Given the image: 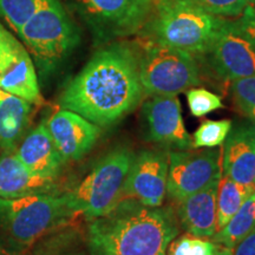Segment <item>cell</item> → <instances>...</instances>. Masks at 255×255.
I'll list each match as a JSON object with an SVG mask.
<instances>
[{"instance_id":"cell-1","label":"cell","mask_w":255,"mask_h":255,"mask_svg":"<svg viewBox=\"0 0 255 255\" xmlns=\"http://www.w3.org/2000/svg\"><path fill=\"white\" fill-rule=\"evenodd\" d=\"M143 95L138 51L115 43L91 57L64 89L59 105L96 126L109 127L135 110Z\"/></svg>"},{"instance_id":"cell-2","label":"cell","mask_w":255,"mask_h":255,"mask_svg":"<svg viewBox=\"0 0 255 255\" xmlns=\"http://www.w3.org/2000/svg\"><path fill=\"white\" fill-rule=\"evenodd\" d=\"M178 231L173 208L126 197L108 214L91 220L88 241L92 255H167Z\"/></svg>"},{"instance_id":"cell-3","label":"cell","mask_w":255,"mask_h":255,"mask_svg":"<svg viewBox=\"0 0 255 255\" xmlns=\"http://www.w3.org/2000/svg\"><path fill=\"white\" fill-rule=\"evenodd\" d=\"M223 21L225 18L188 0H157L141 31L146 41L201 57L209 50Z\"/></svg>"},{"instance_id":"cell-4","label":"cell","mask_w":255,"mask_h":255,"mask_svg":"<svg viewBox=\"0 0 255 255\" xmlns=\"http://www.w3.org/2000/svg\"><path fill=\"white\" fill-rule=\"evenodd\" d=\"M135 154L120 146L98 159L83 180L63 194L71 214L89 220L101 218L123 200L124 187Z\"/></svg>"},{"instance_id":"cell-5","label":"cell","mask_w":255,"mask_h":255,"mask_svg":"<svg viewBox=\"0 0 255 255\" xmlns=\"http://www.w3.org/2000/svg\"><path fill=\"white\" fill-rule=\"evenodd\" d=\"M72 218L63 195L36 193L12 199L0 197V227L17 252L28 250Z\"/></svg>"},{"instance_id":"cell-6","label":"cell","mask_w":255,"mask_h":255,"mask_svg":"<svg viewBox=\"0 0 255 255\" xmlns=\"http://www.w3.org/2000/svg\"><path fill=\"white\" fill-rule=\"evenodd\" d=\"M17 33L44 76L55 71L81 39L78 27L59 0H43Z\"/></svg>"},{"instance_id":"cell-7","label":"cell","mask_w":255,"mask_h":255,"mask_svg":"<svg viewBox=\"0 0 255 255\" xmlns=\"http://www.w3.org/2000/svg\"><path fill=\"white\" fill-rule=\"evenodd\" d=\"M138 73L143 92L150 96H176L201 84L195 57L151 41L138 52Z\"/></svg>"},{"instance_id":"cell-8","label":"cell","mask_w":255,"mask_h":255,"mask_svg":"<svg viewBox=\"0 0 255 255\" xmlns=\"http://www.w3.org/2000/svg\"><path fill=\"white\" fill-rule=\"evenodd\" d=\"M88 25L98 41L139 32L154 7V0H65Z\"/></svg>"},{"instance_id":"cell-9","label":"cell","mask_w":255,"mask_h":255,"mask_svg":"<svg viewBox=\"0 0 255 255\" xmlns=\"http://www.w3.org/2000/svg\"><path fill=\"white\" fill-rule=\"evenodd\" d=\"M222 176V149L169 151L167 194L178 202Z\"/></svg>"},{"instance_id":"cell-10","label":"cell","mask_w":255,"mask_h":255,"mask_svg":"<svg viewBox=\"0 0 255 255\" xmlns=\"http://www.w3.org/2000/svg\"><path fill=\"white\" fill-rule=\"evenodd\" d=\"M215 77L232 82L255 76V44L234 20L223 21L209 50L203 55Z\"/></svg>"},{"instance_id":"cell-11","label":"cell","mask_w":255,"mask_h":255,"mask_svg":"<svg viewBox=\"0 0 255 255\" xmlns=\"http://www.w3.org/2000/svg\"><path fill=\"white\" fill-rule=\"evenodd\" d=\"M0 89L37 107L44 104L33 60L26 47L0 23Z\"/></svg>"},{"instance_id":"cell-12","label":"cell","mask_w":255,"mask_h":255,"mask_svg":"<svg viewBox=\"0 0 255 255\" xmlns=\"http://www.w3.org/2000/svg\"><path fill=\"white\" fill-rule=\"evenodd\" d=\"M169 151L148 149L135 155L124 187L129 197L148 207H159L167 194Z\"/></svg>"},{"instance_id":"cell-13","label":"cell","mask_w":255,"mask_h":255,"mask_svg":"<svg viewBox=\"0 0 255 255\" xmlns=\"http://www.w3.org/2000/svg\"><path fill=\"white\" fill-rule=\"evenodd\" d=\"M143 116L149 141L174 146L180 150L193 148L176 96H154L143 105Z\"/></svg>"},{"instance_id":"cell-14","label":"cell","mask_w":255,"mask_h":255,"mask_svg":"<svg viewBox=\"0 0 255 255\" xmlns=\"http://www.w3.org/2000/svg\"><path fill=\"white\" fill-rule=\"evenodd\" d=\"M51 138L62 157L78 161L94 148L101 136V127L81 115L62 109L45 121Z\"/></svg>"},{"instance_id":"cell-15","label":"cell","mask_w":255,"mask_h":255,"mask_svg":"<svg viewBox=\"0 0 255 255\" xmlns=\"http://www.w3.org/2000/svg\"><path fill=\"white\" fill-rule=\"evenodd\" d=\"M222 175L255 188V124H239L222 144Z\"/></svg>"},{"instance_id":"cell-16","label":"cell","mask_w":255,"mask_h":255,"mask_svg":"<svg viewBox=\"0 0 255 255\" xmlns=\"http://www.w3.org/2000/svg\"><path fill=\"white\" fill-rule=\"evenodd\" d=\"M220 178L208 186L178 201L175 214L187 234L194 237L210 239L216 232V194Z\"/></svg>"},{"instance_id":"cell-17","label":"cell","mask_w":255,"mask_h":255,"mask_svg":"<svg viewBox=\"0 0 255 255\" xmlns=\"http://www.w3.org/2000/svg\"><path fill=\"white\" fill-rule=\"evenodd\" d=\"M14 154L32 174L47 180H55L65 163L51 138L45 121L24 137Z\"/></svg>"},{"instance_id":"cell-18","label":"cell","mask_w":255,"mask_h":255,"mask_svg":"<svg viewBox=\"0 0 255 255\" xmlns=\"http://www.w3.org/2000/svg\"><path fill=\"white\" fill-rule=\"evenodd\" d=\"M32 103L0 89V152H14L30 127Z\"/></svg>"},{"instance_id":"cell-19","label":"cell","mask_w":255,"mask_h":255,"mask_svg":"<svg viewBox=\"0 0 255 255\" xmlns=\"http://www.w3.org/2000/svg\"><path fill=\"white\" fill-rule=\"evenodd\" d=\"M53 181L32 174L14 152L0 157V197L12 199L28 194L50 193Z\"/></svg>"},{"instance_id":"cell-20","label":"cell","mask_w":255,"mask_h":255,"mask_svg":"<svg viewBox=\"0 0 255 255\" xmlns=\"http://www.w3.org/2000/svg\"><path fill=\"white\" fill-rule=\"evenodd\" d=\"M254 191V187L235 182L222 175L216 194V231L227 225Z\"/></svg>"},{"instance_id":"cell-21","label":"cell","mask_w":255,"mask_h":255,"mask_svg":"<svg viewBox=\"0 0 255 255\" xmlns=\"http://www.w3.org/2000/svg\"><path fill=\"white\" fill-rule=\"evenodd\" d=\"M255 228V191L245 201L237 214L212 238L213 242L233 248Z\"/></svg>"},{"instance_id":"cell-22","label":"cell","mask_w":255,"mask_h":255,"mask_svg":"<svg viewBox=\"0 0 255 255\" xmlns=\"http://www.w3.org/2000/svg\"><path fill=\"white\" fill-rule=\"evenodd\" d=\"M231 129L232 121L229 120L205 121L194 132L193 138H191L193 149L215 148V146L222 145Z\"/></svg>"},{"instance_id":"cell-23","label":"cell","mask_w":255,"mask_h":255,"mask_svg":"<svg viewBox=\"0 0 255 255\" xmlns=\"http://www.w3.org/2000/svg\"><path fill=\"white\" fill-rule=\"evenodd\" d=\"M43 0H0V15L15 32L36 13Z\"/></svg>"},{"instance_id":"cell-24","label":"cell","mask_w":255,"mask_h":255,"mask_svg":"<svg viewBox=\"0 0 255 255\" xmlns=\"http://www.w3.org/2000/svg\"><path fill=\"white\" fill-rule=\"evenodd\" d=\"M231 92L237 109L255 124V76L232 81Z\"/></svg>"},{"instance_id":"cell-25","label":"cell","mask_w":255,"mask_h":255,"mask_svg":"<svg viewBox=\"0 0 255 255\" xmlns=\"http://www.w3.org/2000/svg\"><path fill=\"white\" fill-rule=\"evenodd\" d=\"M216 248L215 242L184 234L169 244L167 255H214Z\"/></svg>"},{"instance_id":"cell-26","label":"cell","mask_w":255,"mask_h":255,"mask_svg":"<svg viewBox=\"0 0 255 255\" xmlns=\"http://www.w3.org/2000/svg\"><path fill=\"white\" fill-rule=\"evenodd\" d=\"M187 102L191 115L195 117H203L223 108L221 97L202 88L189 89Z\"/></svg>"},{"instance_id":"cell-27","label":"cell","mask_w":255,"mask_h":255,"mask_svg":"<svg viewBox=\"0 0 255 255\" xmlns=\"http://www.w3.org/2000/svg\"><path fill=\"white\" fill-rule=\"evenodd\" d=\"M188 1L193 2L216 17L238 18L244 12V9L255 0H188Z\"/></svg>"},{"instance_id":"cell-28","label":"cell","mask_w":255,"mask_h":255,"mask_svg":"<svg viewBox=\"0 0 255 255\" xmlns=\"http://www.w3.org/2000/svg\"><path fill=\"white\" fill-rule=\"evenodd\" d=\"M234 21L239 30L255 44V1L248 5Z\"/></svg>"},{"instance_id":"cell-29","label":"cell","mask_w":255,"mask_h":255,"mask_svg":"<svg viewBox=\"0 0 255 255\" xmlns=\"http://www.w3.org/2000/svg\"><path fill=\"white\" fill-rule=\"evenodd\" d=\"M233 255H255V228L235 246Z\"/></svg>"},{"instance_id":"cell-30","label":"cell","mask_w":255,"mask_h":255,"mask_svg":"<svg viewBox=\"0 0 255 255\" xmlns=\"http://www.w3.org/2000/svg\"><path fill=\"white\" fill-rule=\"evenodd\" d=\"M0 255H19V253L9 246V245L0 242Z\"/></svg>"},{"instance_id":"cell-31","label":"cell","mask_w":255,"mask_h":255,"mask_svg":"<svg viewBox=\"0 0 255 255\" xmlns=\"http://www.w3.org/2000/svg\"><path fill=\"white\" fill-rule=\"evenodd\" d=\"M233 253H234V250H233V248H228L221 246V245H218V248H216L214 255H233Z\"/></svg>"},{"instance_id":"cell-32","label":"cell","mask_w":255,"mask_h":255,"mask_svg":"<svg viewBox=\"0 0 255 255\" xmlns=\"http://www.w3.org/2000/svg\"><path fill=\"white\" fill-rule=\"evenodd\" d=\"M40 255H84L82 253H76V252H45Z\"/></svg>"}]
</instances>
